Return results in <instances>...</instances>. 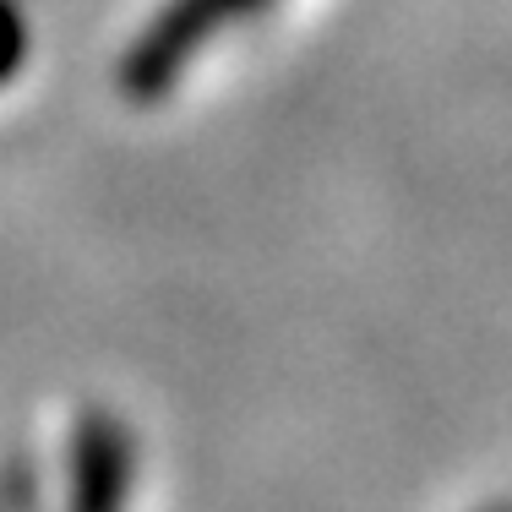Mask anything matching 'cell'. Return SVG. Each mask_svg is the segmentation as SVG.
Wrapping results in <instances>:
<instances>
[{"instance_id": "obj_1", "label": "cell", "mask_w": 512, "mask_h": 512, "mask_svg": "<svg viewBox=\"0 0 512 512\" xmlns=\"http://www.w3.org/2000/svg\"><path fill=\"white\" fill-rule=\"evenodd\" d=\"M240 6H251V0H180L175 17H169L164 28H153V39L142 44V55H137V77L164 82L169 71H175L180 60H186V50L202 39V33H213V22H224L229 11H240Z\"/></svg>"}, {"instance_id": "obj_2", "label": "cell", "mask_w": 512, "mask_h": 512, "mask_svg": "<svg viewBox=\"0 0 512 512\" xmlns=\"http://www.w3.org/2000/svg\"><path fill=\"white\" fill-rule=\"evenodd\" d=\"M0 28H17V17H6V6H0ZM22 33H6V44H17Z\"/></svg>"}]
</instances>
